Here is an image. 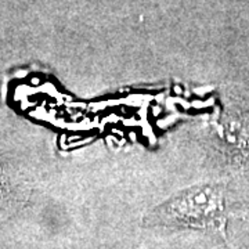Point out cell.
<instances>
[{
  "instance_id": "cell-3",
  "label": "cell",
  "mask_w": 249,
  "mask_h": 249,
  "mask_svg": "<svg viewBox=\"0 0 249 249\" xmlns=\"http://www.w3.org/2000/svg\"><path fill=\"white\" fill-rule=\"evenodd\" d=\"M19 202V193L7 169L0 163V219L16 211Z\"/></svg>"
},
{
  "instance_id": "cell-1",
  "label": "cell",
  "mask_w": 249,
  "mask_h": 249,
  "mask_svg": "<svg viewBox=\"0 0 249 249\" xmlns=\"http://www.w3.org/2000/svg\"><path fill=\"white\" fill-rule=\"evenodd\" d=\"M234 208L231 193L223 183H202L170 196L144 216L145 227L199 230L226 237Z\"/></svg>"
},
{
  "instance_id": "cell-2",
  "label": "cell",
  "mask_w": 249,
  "mask_h": 249,
  "mask_svg": "<svg viewBox=\"0 0 249 249\" xmlns=\"http://www.w3.org/2000/svg\"><path fill=\"white\" fill-rule=\"evenodd\" d=\"M209 144L226 168L249 172V101L231 97L209 126Z\"/></svg>"
}]
</instances>
